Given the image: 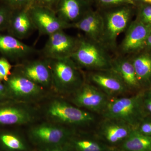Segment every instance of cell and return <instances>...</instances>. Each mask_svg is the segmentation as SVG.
<instances>
[{
    "instance_id": "cell-1",
    "label": "cell",
    "mask_w": 151,
    "mask_h": 151,
    "mask_svg": "<svg viewBox=\"0 0 151 151\" xmlns=\"http://www.w3.org/2000/svg\"><path fill=\"white\" fill-rule=\"evenodd\" d=\"M44 111L48 122L78 131H93L101 118L99 115L78 108L63 97H53Z\"/></svg>"
},
{
    "instance_id": "cell-2",
    "label": "cell",
    "mask_w": 151,
    "mask_h": 151,
    "mask_svg": "<svg viewBox=\"0 0 151 151\" xmlns=\"http://www.w3.org/2000/svg\"><path fill=\"white\" fill-rule=\"evenodd\" d=\"M46 59L51 71L53 90L62 97L73 94L86 81L84 71L71 58Z\"/></svg>"
},
{
    "instance_id": "cell-3",
    "label": "cell",
    "mask_w": 151,
    "mask_h": 151,
    "mask_svg": "<svg viewBox=\"0 0 151 151\" xmlns=\"http://www.w3.org/2000/svg\"><path fill=\"white\" fill-rule=\"evenodd\" d=\"M142 94V90L136 94L109 98L100 117L119 120L135 129L146 116L143 108Z\"/></svg>"
},
{
    "instance_id": "cell-4",
    "label": "cell",
    "mask_w": 151,
    "mask_h": 151,
    "mask_svg": "<svg viewBox=\"0 0 151 151\" xmlns=\"http://www.w3.org/2000/svg\"><path fill=\"white\" fill-rule=\"evenodd\" d=\"M71 58L81 70L91 71L111 69L113 57L102 44L80 36Z\"/></svg>"
},
{
    "instance_id": "cell-5",
    "label": "cell",
    "mask_w": 151,
    "mask_h": 151,
    "mask_svg": "<svg viewBox=\"0 0 151 151\" xmlns=\"http://www.w3.org/2000/svg\"><path fill=\"white\" fill-rule=\"evenodd\" d=\"M132 9L129 5L120 6L102 14L103 18V44L109 50L115 51L117 40L126 32L131 23Z\"/></svg>"
},
{
    "instance_id": "cell-6",
    "label": "cell",
    "mask_w": 151,
    "mask_h": 151,
    "mask_svg": "<svg viewBox=\"0 0 151 151\" xmlns=\"http://www.w3.org/2000/svg\"><path fill=\"white\" fill-rule=\"evenodd\" d=\"M3 82L6 87L9 97H13L19 103L29 104L38 101L47 92L16 70Z\"/></svg>"
},
{
    "instance_id": "cell-7",
    "label": "cell",
    "mask_w": 151,
    "mask_h": 151,
    "mask_svg": "<svg viewBox=\"0 0 151 151\" xmlns=\"http://www.w3.org/2000/svg\"><path fill=\"white\" fill-rule=\"evenodd\" d=\"M109 98L104 92L86 81L79 89L65 98L78 108L100 116Z\"/></svg>"
},
{
    "instance_id": "cell-8",
    "label": "cell",
    "mask_w": 151,
    "mask_h": 151,
    "mask_svg": "<svg viewBox=\"0 0 151 151\" xmlns=\"http://www.w3.org/2000/svg\"><path fill=\"white\" fill-rule=\"evenodd\" d=\"M84 72L86 81L110 98L132 94L122 79L111 69Z\"/></svg>"
},
{
    "instance_id": "cell-9",
    "label": "cell",
    "mask_w": 151,
    "mask_h": 151,
    "mask_svg": "<svg viewBox=\"0 0 151 151\" xmlns=\"http://www.w3.org/2000/svg\"><path fill=\"white\" fill-rule=\"evenodd\" d=\"M69 127L47 122L35 125L29 130L30 136L38 142L61 145L69 142L77 132Z\"/></svg>"
},
{
    "instance_id": "cell-10",
    "label": "cell",
    "mask_w": 151,
    "mask_h": 151,
    "mask_svg": "<svg viewBox=\"0 0 151 151\" xmlns=\"http://www.w3.org/2000/svg\"><path fill=\"white\" fill-rule=\"evenodd\" d=\"M78 37L68 35L64 30L59 31L48 36L41 51L42 58L58 59L71 58L78 45Z\"/></svg>"
},
{
    "instance_id": "cell-11",
    "label": "cell",
    "mask_w": 151,
    "mask_h": 151,
    "mask_svg": "<svg viewBox=\"0 0 151 151\" xmlns=\"http://www.w3.org/2000/svg\"><path fill=\"white\" fill-rule=\"evenodd\" d=\"M28 10L35 29L40 35L49 36L57 32L73 28L72 24L62 20L51 9L32 6Z\"/></svg>"
},
{
    "instance_id": "cell-12",
    "label": "cell",
    "mask_w": 151,
    "mask_h": 151,
    "mask_svg": "<svg viewBox=\"0 0 151 151\" xmlns=\"http://www.w3.org/2000/svg\"><path fill=\"white\" fill-rule=\"evenodd\" d=\"M16 67V70L47 92L54 91L51 71L46 58L27 59Z\"/></svg>"
},
{
    "instance_id": "cell-13",
    "label": "cell",
    "mask_w": 151,
    "mask_h": 151,
    "mask_svg": "<svg viewBox=\"0 0 151 151\" xmlns=\"http://www.w3.org/2000/svg\"><path fill=\"white\" fill-rule=\"evenodd\" d=\"M125 32V37L119 46V54L128 56L145 47L146 41L151 33V26L136 19L132 22Z\"/></svg>"
},
{
    "instance_id": "cell-14",
    "label": "cell",
    "mask_w": 151,
    "mask_h": 151,
    "mask_svg": "<svg viewBox=\"0 0 151 151\" xmlns=\"http://www.w3.org/2000/svg\"><path fill=\"white\" fill-rule=\"evenodd\" d=\"M37 111L28 103L0 107V125L20 126L31 124L37 118Z\"/></svg>"
},
{
    "instance_id": "cell-15",
    "label": "cell",
    "mask_w": 151,
    "mask_h": 151,
    "mask_svg": "<svg viewBox=\"0 0 151 151\" xmlns=\"http://www.w3.org/2000/svg\"><path fill=\"white\" fill-rule=\"evenodd\" d=\"M133 129L124 122L101 117L93 132L96 136L114 145L120 142H123Z\"/></svg>"
},
{
    "instance_id": "cell-16",
    "label": "cell",
    "mask_w": 151,
    "mask_h": 151,
    "mask_svg": "<svg viewBox=\"0 0 151 151\" xmlns=\"http://www.w3.org/2000/svg\"><path fill=\"white\" fill-rule=\"evenodd\" d=\"M36 50L10 35L0 33V53L8 60L19 63L36 53Z\"/></svg>"
},
{
    "instance_id": "cell-17",
    "label": "cell",
    "mask_w": 151,
    "mask_h": 151,
    "mask_svg": "<svg viewBox=\"0 0 151 151\" xmlns=\"http://www.w3.org/2000/svg\"><path fill=\"white\" fill-rule=\"evenodd\" d=\"M111 69L119 76L132 94L142 90L129 57L117 54L112 58Z\"/></svg>"
},
{
    "instance_id": "cell-18",
    "label": "cell",
    "mask_w": 151,
    "mask_h": 151,
    "mask_svg": "<svg viewBox=\"0 0 151 151\" xmlns=\"http://www.w3.org/2000/svg\"><path fill=\"white\" fill-rule=\"evenodd\" d=\"M72 26L73 28L84 32L86 37L103 45V18L99 12L90 9Z\"/></svg>"
},
{
    "instance_id": "cell-19",
    "label": "cell",
    "mask_w": 151,
    "mask_h": 151,
    "mask_svg": "<svg viewBox=\"0 0 151 151\" xmlns=\"http://www.w3.org/2000/svg\"><path fill=\"white\" fill-rule=\"evenodd\" d=\"M90 2L87 0H59L55 12L62 20L73 24L91 9Z\"/></svg>"
},
{
    "instance_id": "cell-20",
    "label": "cell",
    "mask_w": 151,
    "mask_h": 151,
    "mask_svg": "<svg viewBox=\"0 0 151 151\" xmlns=\"http://www.w3.org/2000/svg\"><path fill=\"white\" fill-rule=\"evenodd\" d=\"M28 9L13 11L7 29L8 34L20 40L27 37L35 29Z\"/></svg>"
},
{
    "instance_id": "cell-21",
    "label": "cell",
    "mask_w": 151,
    "mask_h": 151,
    "mask_svg": "<svg viewBox=\"0 0 151 151\" xmlns=\"http://www.w3.org/2000/svg\"><path fill=\"white\" fill-rule=\"evenodd\" d=\"M142 90L151 89V52L139 51L128 55Z\"/></svg>"
},
{
    "instance_id": "cell-22",
    "label": "cell",
    "mask_w": 151,
    "mask_h": 151,
    "mask_svg": "<svg viewBox=\"0 0 151 151\" xmlns=\"http://www.w3.org/2000/svg\"><path fill=\"white\" fill-rule=\"evenodd\" d=\"M121 149L125 151H151V137L134 129L122 143Z\"/></svg>"
},
{
    "instance_id": "cell-23",
    "label": "cell",
    "mask_w": 151,
    "mask_h": 151,
    "mask_svg": "<svg viewBox=\"0 0 151 151\" xmlns=\"http://www.w3.org/2000/svg\"><path fill=\"white\" fill-rule=\"evenodd\" d=\"M72 142L77 151H108V148L105 145L94 139H73Z\"/></svg>"
},
{
    "instance_id": "cell-24",
    "label": "cell",
    "mask_w": 151,
    "mask_h": 151,
    "mask_svg": "<svg viewBox=\"0 0 151 151\" xmlns=\"http://www.w3.org/2000/svg\"><path fill=\"white\" fill-rule=\"evenodd\" d=\"M0 140L8 148L13 150L23 151L26 147L21 139L17 135L9 133L0 135Z\"/></svg>"
},
{
    "instance_id": "cell-25",
    "label": "cell",
    "mask_w": 151,
    "mask_h": 151,
    "mask_svg": "<svg viewBox=\"0 0 151 151\" xmlns=\"http://www.w3.org/2000/svg\"><path fill=\"white\" fill-rule=\"evenodd\" d=\"M31 1V0H0L2 4L13 11L28 9Z\"/></svg>"
},
{
    "instance_id": "cell-26",
    "label": "cell",
    "mask_w": 151,
    "mask_h": 151,
    "mask_svg": "<svg viewBox=\"0 0 151 151\" xmlns=\"http://www.w3.org/2000/svg\"><path fill=\"white\" fill-rule=\"evenodd\" d=\"M136 19L144 24L151 26V4H143L141 6Z\"/></svg>"
},
{
    "instance_id": "cell-27",
    "label": "cell",
    "mask_w": 151,
    "mask_h": 151,
    "mask_svg": "<svg viewBox=\"0 0 151 151\" xmlns=\"http://www.w3.org/2000/svg\"><path fill=\"white\" fill-rule=\"evenodd\" d=\"M12 12L5 6L0 5V32L7 30Z\"/></svg>"
},
{
    "instance_id": "cell-28",
    "label": "cell",
    "mask_w": 151,
    "mask_h": 151,
    "mask_svg": "<svg viewBox=\"0 0 151 151\" xmlns=\"http://www.w3.org/2000/svg\"><path fill=\"white\" fill-rule=\"evenodd\" d=\"M12 66L6 58H0V81H5L12 73Z\"/></svg>"
},
{
    "instance_id": "cell-29",
    "label": "cell",
    "mask_w": 151,
    "mask_h": 151,
    "mask_svg": "<svg viewBox=\"0 0 151 151\" xmlns=\"http://www.w3.org/2000/svg\"><path fill=\"white\" fill-rule=\"evenodd\" d=\"M135 129L143 134L151 137V117L145 116Z\"/></svg>"
},
{
    "instance_id": "cell-30",
    "label": "cell",
    "mask_w": 151,
    "mask_h": 151,
    "mask_svg": "<svg viewBox=\"0 0 151 151\" xmlns=\"http://www.w3.org/2000/svg\"><path fill=\"white\" fill-rule=\"evenodd\" d=\"M97 1L100 4L107 7H118L126 5H136V3L133 0H97Z\"/></svg>"
},
{
    "instance_id": "cell-31",
    "label": "cell",
    "mask_w": 151,
    "mask_h": 151,
    "mask_svg": "<svg viewBox=\"0 0 151 151\" xmlns=\"http://www.w3.org/2000/svg\"><path fill=\"white\" fill-rule=\"evenodd\" d=\"M58 1L59 0H31L29 7H42L51 9L55 11Z\"/></svg>"
},
{
    "instance_id": "cell-32",
    "label": "cell",
    "mask_w": 151,
    "mask_h": 151,
    "mask_svg": "<svg viewBox=\"0 0 151 151\" xmlns=\"http://www.w3.org/2000/svg\"><path fill=\"white\" fill-rule=\"evenodd\" d=\"M143 108L146 116L151 117V90H143Z\"/></svg>"
},
{
    "instance_id": "cell-33",
    "label": "cell",
    "mask_w": 151,
    "mask_h": 151,
    "mask_svg": "<svg viewBox=\"0 0 151 151\" xmlns=\"http://www.w3.org/2000/svg\"><path fill=\"white\" fill-rule=\"evenodd\" d=\"M7 97H9L6 87L3 81H0V100Z\"/></svg>"
},
{
    "instance_id": "cell-34",
    "label": "cell",
    "mask_w": 151,
    "mask_h": 151,
    "mask_svg": "<svg viewBox=\"0 0 151 151\" xmlns=\"http://www.w3.org/2000/svg\"><path fill=\"white\" fill-rule=\"evenodd\" d=\"M145 47L151 49V33L148 37L146 41Z\"/></svg>"
},
{
    "instance_id": "cell-35",
    "label": "cell",
    "mask_w": 151,
    "mask_h": 151,
    "mask_svg": "<svg viewBox=\"0 0 151 151\" xmlns=\"http://www.w3.org/2000/svg\"><path fill=\"white\" fill-rule=\"evenodd\" d=\"M136 3V2H140L145 3V4H151V0H133Z\"/></svg>"
},
{
    "instance_id": "cell-36",
    "label": "cell",
    "mask_w": 151,
    "mask_h": 151,
    "mask_svg": "<svg viewBox=\"0 0 151 151\" xmlns=\"http://www.w3.org/2000/svg\"><path fill=\"white\" fill-rule=\"evenodd\" d=\"M45 151H68L67 150L65 149H61L59 147H57V148L51 149V150H48Z\"/></svg>"
},
{
    "instance_id": "cell-37",
    "label": "cell",
    "mask_w": 151,
    "mask_h": 151,
    "mask_svg": "<svg viewBox=\"0 0 151 151\" xmlns=\"http://www.w3.org/2000/svg\"><path fill=\"white\" fill-rule=\"evenodd\" d=\"M120 151H125L123 150H122Z\"/></svg>"
},
{
    "instance_id": "cell-38",
    "label": "cell",
    "mask_w": 151,
    "mask_h": 151,
    "mask_svg": "<svg viewBox=\"0 0 151 151\" xmlns=\"http://www.w3.org/2000/svg\"><path fill=\"white\" fill-rule=\"evenodd\" d=\"M87 1H90V0H87Z\"/></svg>"
},
{
    "instance_id": "cell-39",
    "label": "cell",
    "mask_w": 151,
    "mask_h": 151,
    "mask_svg": "<svg viewBox=\"0 0 151 151\" xmlns=\"http://www.w3.org/2000/svg\"></svg>"
}]
</instances>
